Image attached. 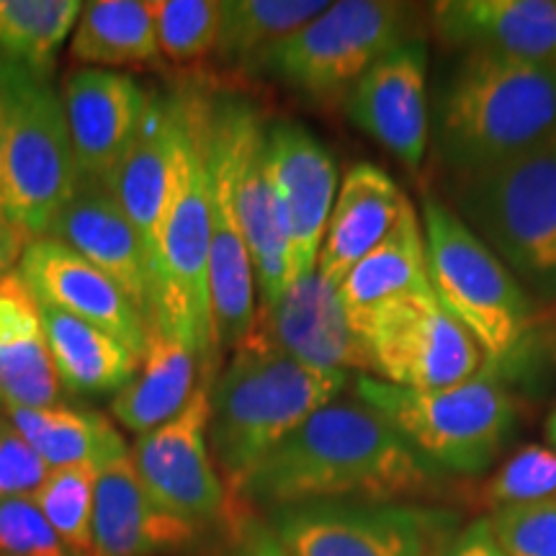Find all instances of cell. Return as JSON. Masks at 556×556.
<instances>
[{"mask_svg":"<svg viewBox=\"0 0 556 556\" xmlns=\"http://www.w3.org/2000/svg\"><path fill=\"white\" fill-rule=\"evenodd\" d=\"M435 152L448 176L556 142V65L467 50L435 103Z\"/></svg>","mask_w":556,"mask_h":556,"instance_id":"2","label":"cell"},{"mask_svg":"<svg viewBox=\"0 0 556 556\" xmlns=\"http://www.w3.org/2000/svg\"><path fill=\"white\" fill-rule=\"evenodd\" d=\"M26 240L16 227L11 225L9 217L0 212V276L11 274L13 266H18L21 253H24Z\"/></svg>","mask_w":556,"mask_h":556,"instance_id":"41","label":"cell"},{"mask_svg":"<svg viewBox=\"0 0 556 556\" xmlns=\"http://www.w3.org/2000/svg\"><path fill=\"white\" fill-rule=\"evenodd\" d=\"M240 99L208 96V212H212V309L219 351L238 348L250 336L258 312L255 274L235 199V139Z\"/></svg>","mask_w":556,"mask_h":556,"instance_id":"12","label":"cell"},{"mask_svg":"<svg viewBox=\"0 0 556 556\" xmlns=\"http://www.w3.org/2000/svg\"><path fill=\"white\" fill-rule=\"evenodd\" d=\"M351 325L368 348L374 377L387 384L441 389L462 384L484 368L475 340L438 299H394Z\"/></svg>","mask_w":556,"mask_h":556,"instance_id":"11","label":"cell"},{"mask_svg":"<svg viewBox=\"0 0 556 556\" xmlns=\"http://www.w3.org/2000/svg\"><path fill=\"white\" fill-rule=\"evenodd\" d=\"M235 199L253 261L258 307H270L289 287L287 238L266 170V127L258 111L240 101L235 139Z\"/></svg>","mask_w":556,"mask_h":556,"instance_id":"22","label":"cell"},{"mask_svg":"<svg viewBox=\"0 0 556 556\" xmlns=\"http://www.w3.org/2000/svg\"><path fill=\"white\" fill-rule=\"evenodd\" d=\"M351 374L302 364L258 330L232 348L208 394V448L229 495L263 456L348 389Z\"/></svg>","mask_w":556,"mask_h":556,"instance_id":"3","label":"cell"},{"mask_svg":"<svg viewBox=\"0 0 556 556\" xmlns=\"http://www.w3.org/2000/svg\"><path fill=\"white\" fill-rule=\"evenodd\" d=\"M99 467L50 469L34 503L73 556H93V507Z\"/></svg>","mask_w":556,"mask_h":556,"instance_id":"33","label":"cell"},{"mask_svg":"<svg viewBox=\"0 0 556 556\" xmlns=\"http://www.w3.org/2000/svg\"><path fill=\"white\" fill-rule=\"evenodd\" d=\"M3 103V214L26 245L50 235L60 208L78 189L65 103L50 78L0 58Z\"/></svg>","mask_w":556,"mask_h":556,"instance_id":"8","label":"cell"},{"mask_svg":"<svg viewBox=\"0 0 556 556\" xmlns=\"http://www.w3.org/2000/svg\"><path fill=\"white\" fill-rule=\"evenodd\" d=\"M150 93L127 73L86 67L62 83V103L80 180L106 186L127 155Z\"/></svg>","mask_w":556,"mask_h":556,"instance_id":"17","label":"cell"},{"mask_svg":"<svg viewBox=\"0 0 556 556\" xmlns=\"http://www.w3.org/2000/svg\"><path fill=\"white\" fill-rule=\"evenodd\" d=\"M178 99V168L160 229L152 325L173 332L193 348L201 364V379H217L219 340L214 328L208 278V96L201 90L180 88Z\"/></svg>","mask_w":556,"mask_h":556,"instance_id":"4","label":"cell"},{"mask_svg":"<svg viewBox=\"0 0 556 556\" xmlns=\"http://www.w3.org/2000/svg\"><path fill=\"white\" fill-rule=\"evenodd\" d=\"M199 528L173 516L139 482L131 454L99 471L93 556H170L197 544Z\"/></svg>","mask_w":556,"mask_h":556,"instance_id":"21","label":"cell"},{"mask_svg":"<svg viewBox=\"0 0 556 556\" xmlns=\"http://www.w3.org/2000/svg\"><path fill=\"white\" fill-rule=\"evenodd\" d=\"M0 554L73 556L47 523L34 497H0Z\"/></svg>","mask_w":556,"mask_h":556,"instance_id":"37","label":"cell"},{"mask_svg":"<svg viewBox=\"0 0 556 556\" xmlns=\"http://www.w3.org/2000/svg\"><path fill=\"white\" fill-rule=\"evenodd\" d=\"M486 520L503 556H556V500L500 507Z\"/></svg>","mask_w":556,"mask_h":556,"instance_id":"36","label":"cell"},{"mask_svg":"<svg viewBox=\"0 0 556 556\" xmlns=\"http://www.w3.org/2000/svg\"><path fill=\"white\" fill-rule=\"evenodd\" d=\"M80 13L78 0H0V58L52 78L60 47Z\"/></svg>","mask_w":556,"mask_h":556,"instance_id":"32","label":"cell"},{"mask_svg":"<svg viewBox=\"0 0 556 556\" xmlns=\"http://www.w3.org/2000/svg\"><path fill=\"white\" fill-rule=\"evenodd\" d=\"M345 116L407 170L428 157L430 96L428 47L420 39L379 60L343 99Z\"/></svg>","mask_w":556,"mask_h":556,"instance_id":"15","label":"cell"},{"mask_svg":"<svg viewBox=\"0 0 556 556\" xmlns=\"http://www.w3.org/2000/svg\"><path fill=\"white\" fill-rule=\"evenodd\" d=\"M443 475L364 400L319 407L250 471L238 500L281 510L307 503H413L438 490Z\"/></svg>","mask_w":556,"mask_h":556,"instance_id":"1","label":"cell"},{"mask_svg":"<svg viewBox=\"0 0 556 556\" xmlns=\"http://www.w3.org/2000/svg\"><path fill=\"white\" fill-rule=\"evenodd\" d=\"M60 397L37 299L11 270L0 276V400L3 407H50Z\"/></svg>","mask_w":556,"mask_h":556,"instance_id":"25","label":"cell"},{"mask_svg":"<svg viewBox=\"0 0 556 556\" xmlns=\"http://www.w3.org/2000/svg\"><path fill=\"white\" fill-rule=\"evenodd\" d=\"M556 500V446L531 443L518 448L484 484V503L500 507Z\"/></svg>","mask_w":556,"mask_h":556,"instance_id":"35","label":"cell"},{"mask_svg":"<svg viewBox=\"0 0 556 556\" xmlns=\"http://www.w3.org/2000/svg\"><path fill=\"white\" fill-rule=\"evenodd\" d=\"M353 394L384 415L441 475H482L505 448L518 420L516 400L503 379L486 368L462 384L441 389H405L377 377H358Z\"/></svg>","mask_w":556,"mask_h":556,"instance_id":"6","label":"cell"},{"mask_svg":"<svg viewBox=\"0 0 556 556\" xmlns=\"http://www.w3.org/2000/svg\"><path fill=\"white\" fill-rule=\"evenodd\" d=\"M3 148H5V122H3V103H0V212H3Z\"/></svg>","mask_w":556,"mask_h":556,"instance_id":"42","label":"cell"},{"mask_svg":"<svg viewBox=\"0 0 556 556\" xmlns=\"http://www.w3.org/2000/svg\"><path fill=\"white\" fill-rule=\"evenodd\" d=\"M451 201L528 294H556V142L454 176Z\"/></svg>","mask_w":556,"mask_h":556,"instance_id":"7","label":"cell"},{"mask_svg":"<svg viewBox=\"0 0 556 556\" xmlns=\"http://www.w3.org/2000/svg\"><path fill=\"white\" fill-rule=\"evenodd\" d=\"M0 409H5V407H3V400H0Z\"/></svg>","mask_w":556,"mask_h":556,"instance_id":"44","label":"cell"},{"mask_svg":"<svg viewBox=\"0 0 556 556\" xmlns=\"http://www.w3.org/2000/svg\"><path fill=\"white\" fill-rule=\"evenodd\" d=\"M18 276L37 302L96 325L142 358L150 323L106 274L75 250L52 238L34 240L21 253Z\"/></svg>","mask_w":556,"mask_h":556,"instance_id":"16","label":"cell"},{"mask_svg":"<svg viewBox=\"0 0 556 556\" xmlns=\"http://www.w3.org/2000/svg\"><path fill=\"white\" fill-rule=\"evenodd\" d=\"M443 556H503V552L492 536L490 520L477 518L456 533Z\"/></svg>","mask_w":556,"mask_h":556,"instance_id":"40","label":"cell"},{"mask_svg":"<svg viewBox=\"0 0 556 556\" xmlns=\"http://www.w3.org/2000/svg\"><path fill=\"white\" fill-rule=\"evenodd\" d=\"M420 222L438 304L469 332L486 371L500 377L523 351L533 296L441 199H422Z\"/></svg>","mask_w":556,"mask_h":556,"instance_id":"5","label":"cell"},{"mask_svg":"<svg viewBox=\"0 0 556 556\" xmlns=\"http://www.w3.org/2000/svg\"><path fill=\"white\" fill-rule=\"evenodd\" d=\"M415 39V9L407 3L340 0L263 52L253 70L307 99H345L379 60Z\"/></svg>","mask_w":556,"mask_h":556,"instance_id":"9","label":"cell"},{"mask_svg":"<svg viewBox=\"0 0 556 556\" xmlns=\"http://www.w3.org/2000/svg\"><path fill=\"white\" fill-rule=\"evenodd\" d=\"M348 319L394 299H435L422 222L409 204L392 232L351 268L338 287Z\"/></svg>","mask_w":556,"mask_h":556,"instance_id":"27","label":"cell"},{"mask_svg":"<svg viewBox=\"0 0 556 556\" xmlns=\"http://www.w3.org/2000/svg\"><path fill=\"white\" fill-rule=\"evenodd\" d=\"M0 556H3V554H0Z\"/></svg>","mask_w":556,"mask_h":556,"instance_id":"45","label":"cell"},{"mask_svg":"<svg viewBox=\"0 0 556 556\" xmlns=\"http://www.w3.org/2000/svg\"><path fill=\"white\" fill-rule=\"evenodd\" d=\"M266 170L287 238L291 283L317 270L325 229L338 197V165L309 129L278 122L266 129Z\"/></svg>","mask_w":556,"mask_h":556,"instance_id":"14","label":"cell"},{"mask_svg":"<svg viewBox=\"0 0 556 556\" xmlns=\"http://www.w3.org/2000/svg\"><path fill=\"white\" fill-rule=\"evenodd\" d=\"M150 11L160 52L176 65H193L217 50L222 0H157Z\"/></svg>","mask_w":556,"mask_h":556,"instance_id":"34","label":"cell"},{"mask_svg":"<svg viewBox=\"0 0 556 556\" xmlns=\"http://www.w3.org/2000/svg\"><path fill=\"white\" fill-rule=\"evenodd\" d=\"M75 62L109 67H160L155 16L139 0H93L83 5L70 39Z\"/></svg>","mask_w":556,"mask_h":556,"instance_id":"30","label":"cell"},{"mask_svg":"<svg viewBox=\"0 0 556 556\" xmlns=\"http://www.w3.org/2000/svg\"><path fill=\"white\" fill-rule=\"evenodd\" d=\"M47 475L50 467L9 417L0 415V497H34Z\"/></svg>","mask_w":556,"mask_h":556,"instance_id":"38","label":"cell"},{"mask_svg":"<svg viewBox=\"0 0 556 556\" xmlns=\"http://www.w3.org/2000/svg\"><path fill=\"white\" fill-rule=\"evenodd\" d=\"M232 528L235 539L229 556H289L281 541L276 539L274 528L263 523V520L240 516L238 520H232Z\"/></svg>","mask_w":556,"mask_h":556,"instance_id":"39","label":"cell"},{"mask_svg":"<svg viewBox=\"0 0 556 556\" xmlns=\"http://www.w3.org/2000/svg\"><path fill=\"white\" fill-rule=\"evenodd\" d=\"M289 556H443L456 516L417 503H307L270 513Z\"/></svg>","mask_w":556,"mask_h":556,"instance_id":"10","label":"cell"},{"mask_svg":"<svg viewBox=\"0 0 556 556\" xmlns=\"http://www.w3.org/2000/svg\"><path fill=\"white\" fill-rule=\"evenodd\" d=\"M60 384L78 394L119 392L135 379L139 356L114 336L37 302Z\"/></svg>","mask_w":556,"mask_h":556,"instance_id":"29","label":"cell"},{"mask_svg":"<svg viewBox=\"0 0 556 556\" xmlns=\"http://www.w3.org/2000/svg\"><path fill=\"white\" fill-rule=\"evenodd\" d=\"M430 18L438 37L464 52L556 65V0H443Z\"/></svg>","mask_w":556,"mask_h":556,"instance_id":"23","label":"cell"},{"mask_svg":"<svg viewBox=\"0 0 556 556\" xmlns=\"http://www.w3.org/2000/svg\"><path fill=\"white\" fill-rule=\"evenodd\" d=\"M328 0H222L217 58L222 65L253 67L270 47L328 9Z\"/></svg>","mask_w":556,"mask_h":556,"instance_id":"31","label":"cell"},{"mask_svg":"<svg viewBox=\"0 0 556 556\" xmlns=\"http://www.w3.org/2000/svg\"><path fill=\"white\" fill-rule=\"evenodd\" d=\"M199 366V356L186 340L150 325L148 348L139 358L135 379L114 394L111 415L137 435L160 428L173 420L197 392Z\"/></svg>","mask_w":556,"mask_h":556,"instance_id":"26","label":"cell"},{"mask_svg":"<svg viewBox=\"0 0 556 556\" xmlns=\"http://www.w3.org/2000/svg\"><path fill=\"white\" fill-rule=\"evenodd\" d=\"M214 379H201L186 407L163 426L139 435L129 451L148 495L199 531L229 518L232 500L208 448V394Z\"/></svg>","mask_w":556,"mask_h":556,"instance_id":"13","label":"cell"},{"mask_svg":"<svg viewBox=\"0 0 556 556\" xmlns=\"http://www.w3.org/2000/svg\"><path fill=\"white\" fill-rule=\"evenodd\" d=\"M5 417L50 469H103L129 454L114 422L90 407H73L62 402L50 407H5Z\"/></svg>","mask_w":556,"mask_h":556,"instance_id":"28","label":"cell"},{"mask_svg":"<svg viewBox=\"0 0 556 556\" xmlns=\"http://www.w3.org/2000/svg\"><path fill=\"white\" fill-rule=\"evenodd\" d=\"M47 238L60 240L90 266L106 274L152 325L155 283L148 250L106 186L78 180V189L60 208Z\"/></svg>","mask_w":556,"mask_h":556,"instance_id":"19","label":"cell"},{"mask_svg":"<svg viewBox=\"0 0 556 556\" xmlns=\"http://www.w3.org/2000/svg\"><path fill=\"white\" fill-rule=\"evenodd\" d=\"M180 144V99L173 93H150L148 109L127 155L111 178L109 191L114 193L142 245L148 250L152 283H155V258L160 229L165 222L173 184L178 168Z\"/></svg>","mask_w":556,"mask_h":556,"instance_id":"20","label":"cell"},{"mask_svg":"<svg viewBox=\"0 0 556 556\" xmlns=\"http://www.w3.org/2000/svg\"><path fill=\"white\" fill-rule=\"evenodd\" d=\"M548 435H552V446H556V415L552 417V426H548Z\"/></svg>","mask_w":556,"mask_h":556,"instance_id":"43","label":"cell"},{"mask_svg":"<svg viewBox=\"0 0 556 556\" xmlns=\"http://www.w3.org/2000/svg\"><path fill=\"white\" fill-rule=\"evenodd\" d=\"M253 328L302 364L374 377L368 348L348 319L338 287L317 270L291 281L276 304L258 307Z\"/></svg>","mask_w":556,"mask_h":556,"instance_id":"18","label":"cell"},{"mask_svg":"<svg viewBox=\"0 0 556 556\" xmlns=\"http://www.w3.org/2000/svg\"><path fill=\"white\" fill-rule=\"evenodd\" d=\"M413 204L397 180L379 165L358 163L345 173L332 204L317 274L340 287L351 268L371 253Z\"/></svg>","mask_w":556,"mask_h":556,"instance_id":"24","label":"cell"}]
</instances>
